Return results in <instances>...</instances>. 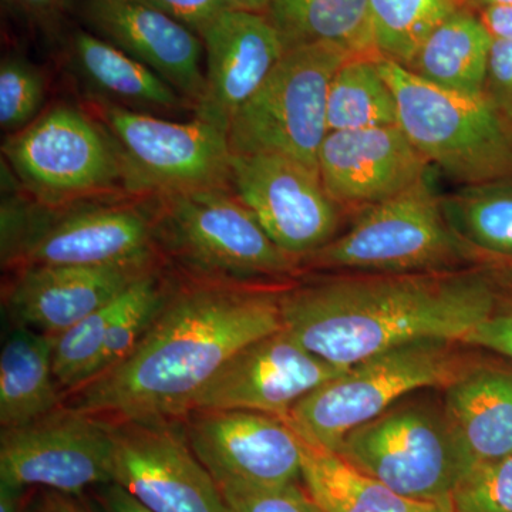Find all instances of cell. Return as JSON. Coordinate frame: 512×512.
Listing matches in <instances>:
<instances>
[{
  "label": "cell",
  "instance_id": "cell-1",
  "mask_svg": "<svg viewBox=\"0 0 512 512\" xmlns=\"http://www.w3.org/2000/svg\"><path fill=\"white\" fill-rule=\"evenodd\" d=\"M281 291L201 281L167 296L121 362L73 390L101 420L187 416L195 396L242 348L284 328Z\"/></svg>",
  "mask_w": 512,
  "mask_h": 512
},
{
  "label": "cell",
  "instance_id": "cell-2",
  "mask_svg": "<svg viewBox=\"0 0 512 512\" xmlns=\"http://www.w3.org/2000/svg\"><path fill=\"white\" fill-rule=\"evenodd\" d=\"M484 265L424 274H342L281 291L282 326L326 362L352 367L420 340L463 343L493 313Z\"/></svg>",
  "mask_w": 512,
  "mask_h": 512
},
{
  "label": "cell",
  "instance_id": "cell-3",
  "mask_svg": "<svg viewBox=\"0 0 512 512\" xmlns=\"http://www.w3.org/2000/svg\"><path fill=\"white\" fill-rule=\"evenodd\" d=\"M377 63L400 128L431 168L461 187L512 183V126L484 94L451 92L390 60Z\"/></svg>",
  "mask_w": 512,
  "mask_h": 512
},
{
  "label": "cell",
  "instance_id": "cell-4",
  "mask_svg": "<svg viewBox=\"0 0 512 512\" xmlns=\"http://www.w3.org/2000/svg\"><path fill=\"white\" fill-rule=\"evenodd\" d=\"M154 204L156 244L202 281L282 278L301 266L276 247L231 187L156 195Z\"/></svg>",
  "mask_w": 512,
  "mask_h": 512
},
{
  "label": "cell",
  "instance_id": "cell-5",
  "mask_svg": "<svg viewBox=\"0 0 512 512\" xmlns=\"http://www.w3.org/2000/svg\"><path fill=\"white\" fill-rule=\"evenodd\" d=\"M299 264L343 274H424L481 265L448 224L429 178L366 208L346 234Z\"/></svg>",
  "mask_w": 512,
  "mask_h": 512
},
{
  "label": "cell",
  "instance_id": "cell-6",
  "mask_svg": "<svg viewBox=\"0 0 512 512\" xmlns=\"http://www.w3.org/2000/svg\"><path fill=\"white\" fill-rule=\"evenodd\" d=\"M456 343L420 340L369 357L302 397L286 421L303 439L336 451L346 434L407 394L453 383L474 363Z\"/></svg>",
  "mask_w": 512,
  "mask_h": 512
},
{
  "label": "cell",
  "instance_id": "cell-7",
  "mask_svg": "<svg viewBox=\"0 0 512 512\" xmlns=\"http://www.w3.org/2000/svg\"><path fill=\"white\" fill-rule=\"evenodd\" d=\"M336 453L420 503L450 501L461 478L476 466L444 407L429 403L394 404L346 434Z\"/></svg>",
  "mask_w": 512,
  "mask_h": 512
},
{
  "label": "cell",
  "instance_id": "cell-8",
  "mask_svg": "<svg viewBox=\"0 0 512 512\" xmlns=\"http://www.w3.org/2000/svg\"><path fill=\"white\" fill-rule=\"evenodd\" d=\"M350 57L342 47L328 43L286 49L229 124L232 154H282L318 170L320 146L329 133L330 82Z\"/></svg>",
  "mask_w": 512,
  "mask_h": 512
},
{
  "label": "cell",
  "instance_id": "cell-9",
  "mask_svg": "<svg viewBox=\"0 0 512 512\" xmlns=\"http://www.w3.org/2000/svg\"><path fill=\"white\" fill-rule=\"evenodd\" d=\"M3 154L43 207L60 208L126 188L116 140L90 114L60 104L12 134Z\"/></svg>",
  "mask_w": 512,
  "mask_h": 512
},
{
  "label": "cell",
  "instance_id": "cell-10",
  "mask_svg": "<svg viewBox=\"0 0 512 512\" xmlns=\"http://www.w3.org/2000/svg\"><path fill=\"white\" fill-rule=\"evenodd\" d=\"M94 113L116 140L126 190L156 195L231 187L228 133L195 117L187 123L94 100Z\"/></svg>",
  "mask_w": 512,
  "mask_h": 512
},
{
  "label": "cell",
  "instance_id": "cell-11",
  "mask_svg": "<svg viewBox=\"0 0 512 512\" xmlns=\"http://www.w3.org/2000/svg\"><path fill=\"white\" fill-rule=\"evenodd\" d=\"M43 207V205H42ZM29 210L8 264L120 265L153 261L154 214L133 202Z\"/></svg>",
  "mask_w": 512,
  "mask_h": 512
},
{
  "label": "cell",
  "instance_id": "cell-12",
  "mask_svg": "<svg viewBox=\"0 0 512 512\" xmlns=\"http://www.w3.org/2000/svg\"><path fill=\"white\" fill-rule=\"evenodd\" d=\"M229 184L276 247L298 261L335 239L343 210L315 168L282 154H232Z\"/></svg>",
  "mask_w": 512,
  "mask_h": 512
},
{
  "label": "cell",
  "instance_id": "cell-13",
  "mask_svg": "<svg viewBox=\"0 0 512 512\" xmlns=\"http://www.w3.org/2000/svg\"><path fill=\"white\" fill-rule=\"evenodd\" d=\"M106 421L111 483L153 512H227L220 487L167 419Z\"/></svg>",
  "mask_w": 512,
  "mask_h": 512
},
{
  "label": "cell",
  "instance_id": "cell-14",
  "mask_svg": "<svg viewBox=\"0 0 512 512\" xmlns=\"http://www.w3.org/2000/svg\"><path fill=\"white\" fill-rule=\"evenodd\" d=\"M111 437L106 420L57 409L25 426L3 429L0 481L82 495L111 483Z\"/></svg>",
  "mask_w": 512,
  "mask_h": 512
},
{
  "label": "cell",
  "instance_id": "cell-15",
  "mask_svg": "<svg viewBox=\"0 0 512 512\" xmlns=\"http://www.w3.org/2000/svg\"><path fill=\"white\" fill-rule=\"evenodd\" d=\"M348 369L316 356L282 328L235 353L195 396L190 413L248 410L286 420L302 397Z\"/></svg>",
  "mask_w": 512,
  "mask_h": 512
},
{
  "label": "cell",
  "instance_id": "cell-16",
  "mask_svg": "<svg viewBox=\"0 0 512 512\" xmlns=\"http://www.w3.org/2000/svg\"><path fill=\"white\" fill-rule=\"evenodd\" d=\"M184 436L218 487L302 481L301 437L279 417L248 410L191 412Z\"/></svg>",
  "mask_w": 512,
  "mask_h": 512
},
{
  "label": "cell",
  "instance_id": "cell-17",
  "mask_svg": "<svg viewBox=\"0 0 512 512\" xmlns=\"http://www.w3.org/2000/svg\"><path fill=\"white\" fill-rule=\"evenodd\" d=\"M431 167L396 126L330 131L318 154L320 180L342 210H366L429 178Z\"/></svg>",
  "mask_w": 512,
  "mask_h": 512
},
{
  "label": "cell",
  "instance_id": "cell-18",
  "mask_svg": "<svg viewBox=\"0 0 512 512\" xmlns=\"http://www.w3.org/2000/svg\"><path fill=\"white\" fill-rule=\"evenodd\" d=\"M205 82L195 117L228 133L238 110L268 79L285 53L265 13L227 9L201 32Z\"/></svg>",
  "mask_w": 512,
  "mask_h": 512
},
{
  "label": "cell",
  "instance_id": "cell-19",
  "mask_svg": "<svg viewBox=\"0 0 512 512\" xmlns=\"http://www.w3.org/2000/svg\"><path fill=\"white\" fill-rule=\"evenodd\" d=\"M96 35L140 60L197 107L204 92V43L197 33L147 0H86Z\"/></svg>",
  "mask_w": 512,
  "mask_h": 512
},
{
  "label": "cell",
  "instance_id": "cell-20",
  "mask_svg": "<svg viewBox=\"0 0 512 512\" xmlns=\"http://www.w3.org/2000/svg\"><path fill=\"white\" fill-rule=\"evenodd\" d=\"M150 271L153 261L26 266L8 293L10 315L19 326L57 338Z\"/></svg>",
  "mask_w": 512,
  "mask_h": 512
},
{
  "label": "cell",
  "instance_id": "cell-21",
  "mask_svg": "<svg viewBox=\"0 0 512 512\" xmlns=\"http://www.w3.org/2000/svg\"><path fill=\"white\" fill-rule=\"evenodd\" d=\"M444 410L474 463L512 456V369L471 363L446 387Z\"/></svg>",
  "mask_w": 512,
  "mask_h": 512
},
{
  "label": "cell",
  "instance_id": "cell-22",
  "mask_svg": "<svg viewBox=\"0 0 512 512\" xmlns=\"http://www.w3.org/2000/svg\"><path fill=\"white\" fill-rule=\"evenodd\" d=\"M70 56L77 73L100 101L144 113L194 109L153 69L96 33L74 32Z\"/></svg>",
  "mask_w": 512,
  "mask_h": 512
},
{
  "label": "cell",
  "instance_id": "cell-23",
  "mask_svg": "<svg viewBox=\"0 0 512 512\" xmlns=\"http://www.w3.org/2000/svg\"><path fill=\"white\" fill-rule=\"evenodd\" d=\"M55 338L19 326L0 355V424L25 426L59 409V382L53 369Z\"/></svg>",
  "mask_w": 512,
  "mask_h": 512
},
{
  "label": "cell",
  "instance_id": "cell-24",
  "mask_svg": "<svg viewBox=\"0 0 512 512\" xmlns=\"http://www.w3.org/2000/svg\"><path fill=\"white\" fill-rule=\"evenodd\" d=\"M493 40L477 10L463 8L431 33L404 69L451 92L483 96Z\"/></svg>",
  "mask_w": 512,
  "mask_h": 512
},
{
  "label": "cell",
  "instance_id": "cell-25",
  "mask_svg": "<svg viewBox=\"0 0 512 512\" xmlns=\"http://www.w3.org/2000/svg\"><path fill=\"white\" fill-rule=\"evenodd\" d=\"M266 18L285 49L328 43L352 56H377L369 0H269Z\"/></svg>",
  "mask_w": 512,
  "mask_h": 512
},
{
  "label": "cell",
  "instance_id": "cell-26",
  "mask_svg": "<svg viewBox=\"0 0 512 512\" xmlns=\"http://www.w3.org/2000/svg\"><path fill=\"white\" fill-rule=\"evenodd\" d=\"M301 443L303 487L320 512H419L430 504L394 493L330 448Z\"/></svg>",
  "mask_w": 512,
  "mask_h": 512
},
{
  "label": "cell",
  "instance_id": "cell-27",
  "mask_svg": "<svg viewBox=\"0 0 512 512\" xmlns=\"http://www.w3.org/2000/svg\"><path fill=\"white\" fill-rule=\"evenodd\" d=\"M441 207L481 265L512 262V183L461 187L441 197Z\"/></svg>",
  "mask_w": 512,
  "mask_h": 512
},
{
  "label": "cell",
  "instance_id": "cell-28",
  "mask_svg": "<svg viewBox=\"0 0 512 512\" xmlns=\"http://www.w3.org/2000/svg\"><path fill=\"white\" fill-rule=\"evenodd\" d=\"M377 59L352 56L333 76L326 106L329 133L399 124L396 97Z\"/></svg>",
  "mask_w": 512,
  "mask_h": 512
},
{
  "label": "cell",
  "instance_id": "cell-29",
  "mask_svg": "<svg viewBox=\"0 0 512 512\" xmlns=\"http://www.w3.org/2000/svg\"><path fill=\"white\" fill-rule=\"evenodd\" d=\"M464 0H369L377 56L407 67L439 26Z\"/></svg>",
  "mask_w": 512,
  "mask_h": 512
},
{
  "label": "cell",
  "instance_id": "cell-30",
  "mask_svg": "<svg viewBox=\"0 0 512 512\" xmlns=\"http://www.w3.org/2000/svg\"><path fill=\"white\" fill-rule=\"evenodd\" d=\"M165 299L167 295L154 271L147 272L121 293L101 353L99 375L116 366L134 349L150 328Z\"/></svg>",
  "mask_w": 512,
  "mask_h": 512
},
{
  "label": "cell",
  "instance_id": "cell-31",
  "mask_svg": "<svg viewBox=\"0 0 512 512\" xmlns=\"http://www.w3.org/2000/svg\"><path fill=\"white\" fill-rule=\"evenodd\" d=\"M46 80L39 67L25 57H3L0 64V126L19 133L40 116Z\"/></svg>",
  "mask_w": 512,
  "mask_h": 512
},
{
  "label": "cell",
  "instance_id": "cell-32",
  "mask_svg": "<svg viewBox=\"0 0 512 512\" xmlns=\"http://www.w3.org/2000/svg\"><path fill=\"white\" fill-rule=\"evenodd\" d=\"M454 512H512V456L478 463L450 497Z\"/></svg>",
  "mask_w": 512,
  "mask_h": 512
},
{
  "label": "cell",
  "instance_id": "cell-33",
  "mask_svg": "<svg viewBox=\"0 0 512 512\" xmlns=\"http://www.w3.org/2000/svg\"><path fill=\"white\" fill-rule=\"evenodd\" d=\"M227 512H320L311 495L299 483L251 487H220Z\"/></svg>",
  "mask_w": 512,
  "mask_h": 512
},
{
  "label": "cell",
  "instance_id": "cell-34",
  "mask_svg": "<svg viewBox=\"0 0 512 512\" xmlns=\"http://www.w3.org/2000/svg\"><path fill=\"white\" fill-rule=\"evenodd\" d=\"M463 343L490 350L512 362V291H501L493 313L468 333Z\"/></svg>",
  "mask_w": 512,
  "mask_h": 512
},
{
  "label": "cell",
  "instance_id": "cell-35",
  "mask_svg": "<svg viewBox=\"0 0 512 512\" xmlns=\"http://www.w3.org/2000/svg\"><path fill=\"white\" fill-rule=\"evenodd\" d=\"M483 94L512 126V40H493Z\"/></svg>",
  "mask_w": 512,
  "mask_h": 512
},
{
  "label": "cell",
  "instance_id": "cell-36",
  "mask_svg": "<svg viewBox=\"0 0 512 512\" xmlns=\"http://www.w3.org/2000/svg\"><path fill=\"white\" fill-rule=\"evenodd\" d=\"M147 2L183 23L198 36L222 12L232 9L227 0H147Z\"/></svg>",
  "mask_w": 512,
  "mask_h": 512
},
{
  "label": "cell",
  "instance_id": "cell-37",
  "mask_svg": "<svg viewBox=\"0 0 512 512\" xmlns=\"http://www.w3.org/2000/svg\"><path fill=\"white\" fill-rule=\"evenodd\" d=\"M16 12L32 22L53 23L66 10L69 0H6Z\"/></svg>",
  "mask_w": 512,
  "mask_h": 512
},
{
  "label": "cell",
  "instance_id": "cell-38",
  "mask_svg": "<svg viewBox=\"0 0 512 512\" xmlns=\"http://www.w3.org/2000/svg\"><path fill=\"white\" fill-rule=\"evenodd\" d=\"M29 512H94L82 495H70L45 490L30 504Z\"/></svg>",
  "mask_w": 512,
  "mask_h": 512
},
{
  "label": "cell",
  "instance_id": "cell-39",
  "mask_svg": "<svg viewBox=\"0 0 512 512\" xmlns=\"http://www.w3.org/2000/svg\"><path fill=\"white\" fill-rule=\"evenodd\" d=\"M99 500L104 512H153L138 503L133 495L127 493L120 485L110 483L101 485Z\"/></svg>",
  "mask_w": 512,
  "mask_h": 512
},
{
  "label": "cell",
  "instance_id": "cell-40",
  "mask_svg": "<svg viewBox=\"0 0 512 512\" xmlns=\"http://www.w3.org/2000/svg\"><path fill=\"white\" fill-rule=\"evenodd\" d=\"M477 13L493 39L512 40V5L491 6Z\"/></svg>",
  "mask_w": 512,
  "mask_h": 512
},
{
  "label": "cell",
  "instance_id": "cell-41",
  "mask_svg": "<svg viewBox=\"0 0 512 512\" xmlns=\"http://www.w3.org/2000/svg\"><path fill=\"white\" fill-rule=\"evenodd\" d=\"M29 487L0 481V512H29Z\"/></svg>",
  "mask_w": 512,
  "mask_h": 512
},
{
  "label": "cell",
  "instance_id": "cell-42",
  "mask_svg": "<svg viewBox=\"0 0 512 512\" xmlns=\"http://www.w3.org/2000/svg\"><path fill=\"white\" fill-rule=\"evenodd\" d=\"M495 279L500 288L512 291V262H498V264L484 265Z\"/></svg>",
  "mask_w": 512,
  "mask_h": 512
},
{
  "label": "cell",
  "instance_id": "cell-43",
  "mask_svg": "<svg viewBox=\"0 0 512 512\" xmlns=\"http://www.w3.org/2000/svg\"><path fill=\"white\" fill-rule=\"evenodd\" d=\"M232 9L248 10V12L265 13L269 0H227Z\"/></svg>",
  "mask_w": 512,
  "mask_h": 512
},
{
  "label": "cell",
  "instance_id": "cell-44",
  "mask_svg": "<svg viewBox=\"0 0 512 512\" xmlns=\"http://www.w3.org/2000/svg\"><path fill=\"white\" fill-rule=\"evenodd\" d=\"M468 8L481 10L491 6L512 5V0H464Z\"/></svg>",
  "mask_w": 512,
  "mask_h": 512
},
{
  "label": "cell",
  "instance_id": "cell-45",
  "mask_svg": "<svg viewBox=\"0 0 512 512\" xmlns=\"http://www.w3.org/2000/svg\"><path fill=\"white\" fill-rule=\"evenodd\" d=\"M419 512H454L451 508L450 501H444V503H430L427 504L423 510Z\"/></svg>",
  "mask_w": 512,
  "mask_h": 512
}]
</instances>
